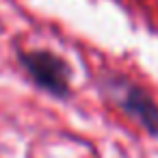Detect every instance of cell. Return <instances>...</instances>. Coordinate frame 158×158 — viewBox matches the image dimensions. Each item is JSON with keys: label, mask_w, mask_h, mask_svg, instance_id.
Returning <instances> with one entry per match:
<instances>
[{"label": "cell", "mask_w": 158, "mask_h": 158, "mask_svg": "<svg viewBox=\"0 0 158 158\" xmlns=\"http://www.w3.org/2000/svg\"><path fill=\"white\" fill-rule=\"evenodd\" d=\"M100 91L123 113L128 115L139 128H143L147 134L158 139V104L152 100V95L134 85L132 80L119 76V74H102Z\"/></svg>", "instance_id": "6da1fadb"}, {"label": "cell", "mask_w": 158, "mask_h": 158, "mask_svg": "<svg viewBox=\"0 0 158 158\" xmlns=\"http://www.w3.org/2000/svg\"><path fill=\"white\" fill-rule=\"evenodd\" d=\"M20 63L41 91L54 98H69L72 67L61 54H54L50 50H28L20 54Z\"/></svg>", "instance_id": "7a4b0ae2"}]
</instances>
